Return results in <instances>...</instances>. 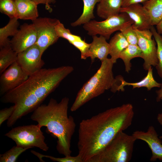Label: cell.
I'll list each match as a JSON object with an SVG mask.
<instances>
[{
    "label": "cell",
    "instance_id": "52a82bcc",
    "mask_svg": "<svg viewBox=\"0 0 162 162\" xmlns=\"http://www.w3.org/2000/svg\"><path fill=\"white\" fill-rule=\"evenodd\" d=\"M133 23L134 22L127 14L120 13L102 21L92 20L84 24L83 27L88 35L92 36L99 35L108 40L115 32L120 31L125 26Z\"/></svg>",
    "mask_w": 162,
    "mask_h": 162
},
{
    "label": "cell",
    "instance_id": "484cf974",
    "mask_svg": "<svg viewBox=\"0 0 162 162\" xmlns=\"http://www.w3.org/2000/svg\"><path fill=\"white\" fill-rule=\"evenodd\" d=\"M28 148H22L16 146L3 154L0 155V162H15L19 155Z\"/></svg>",
    "mask_w": 162,
    "mask_h": 162
},
{
    "label": "cell",
    "instance_id": "9c48e42d",
    "mask_svg": "<svg viewBox=\"0 0 162 162\" xmlns=\"http://www.w3.org/2000/svg\"><path fill=\"white\" fill-rule=\"evenodd\" d=\"M134 28L137 35V45L141 51L142 58L144 61L143 68L148 70L152 66L155 67L158 62L156 42L152 38L150 29L140 30Z\"/></svg>",
    "mask_w": 162,
    "mask_h": 162
},
{
    "label": "cell",
    "instance_id": "e0dca14e",
    "mask_svg": "<svg viewBox=\"0 0 162 162\" xmlns=\"http://www.w3.org/2000/svg\"><path fill=\"white\" fill-rule=\"evenodd\" d=\"M122 3V0H100L97 5V14L104 20L118 15Z\"/></svg>",
    "mask_w": 162,
    "mask_h": 162
},
{
    "label": "cell",
    "instance_id": "9a60e30c",
    "mask_svg": "<svg viewBox=\"0 0 162 162\" xmlns=\"http://www.w3.org/2000/svg\"><path fill=\"white\" fill-rule=\"evenodd\" d=\"M93 40L90 44L87 54L88 58H90L92 62L95 58L99 59L101 62L107 58L110 54V46L106 39L101 36H92Z\"/></svg>",
    "mask_w": 162,
    "mask_h": 162
},
{
    "label": "cell",
    "instance_id": "ba28073f",
    "mask_svg": "<svg viewBox=\"0 0 162 162\" xmlns=\"http://www.w3.org/2000/svg\"><path fill=\"white\" fill-rule=\"evenodd\" d=\"M59 21L56 18L44 17L38 18L32 21L37 34L36 44L43 53L50 46L56 43L59 38L55 29Z\"/></svg>",
    "mask_w": 162,
    "mask_h": 162
},
{
    "label": "cell",
    "instance_id": "4dcf8cb0",
    "mask_svg": "<svg viewBox=\"0 0 162 162\" xmlns=\"http://www.w3.org/2000/svg\"><path fill=\"white\" fill-rule=\"evenodd\" d=\"M70 44L80 50L82 59H86L87 58V54L90 46V44L82 40L71 42Z\"/></svg>",
    "mask_w": 162,
    "mask_h": 162
},
{
    "label": "cell",
    "instance_id": "3957f363",
    "mask_svg": "<svg viewBox=\"0 0 162 162\" xmlns=\"http://www.w3.org/2000/svg\"><path fill=\"white\" fill-rule=\"evenodd\" d=\"M69 101L67 97L59 103L51 98L47 104H41L36 108L30 117L41 128L46 127V132L57 138L56 149L64 156L71 155V140L76 127L74 118L68 114Z\"/></svg>",
    "mask_w": 162,
    "mask_h": 162
},
{
    "label": "cell",
    "instance_id": "603a6c76",
    "mask_svg": "<svg viewBox=\"0 0 162 162\" xmlns=\"http://www.w3.org/2000/svg\"><path fill=\"white\" fill-rule=\"evenodd\" d=\"M143 5L149 13L152 26L157 25L162 18V0H148Z\"/></svg>",
    "mask_w": 162,
    "mask_h": 162
},
{
    "label": "cell",
    "instance_id": "277c9868",
    "mask_svg": "<svg viewBox=\"0 0 162 162\" xmlns=\"http://www.w3.org/2000/svg\"><path fill=\"white\" fill-rule=\"evenodd\" d=\"M97 72L82 86L78 92L70 108L72 112L76 111L91 99L110 89L115 93L120 85L119 76L114 78L112 71L114 63L110 58L101 62Z\"/></svg>",
    "mask_w": 162,
    "mask_h": 162
},
{
    "label": "cell",
    "instance_id": "8fae6325",
    "mask_svg": "<svg viewBox=\"0 0 162 162\" xmlns=\"http://www.w3.org/2000/svg\"><path fill=\"white\" fill-rule=\"evenodd\" d=\"M1 74L0 77V94L7 92L18 86L28 78L16 61L14 62Z\"/></svg>",
    "mask_w": 162,
    "mask_h": 162
},
{
    "label": "cell",
    "instance_id": "f546056e",
    "mask_svg": "<svg viewBox=\"0 0 162 162\" xmlns=\"http://www.w3.org/2000/svg\"><path fill=\"white\" fill-rule=\"evenodd\" d=\"M132 25V24H129L127 25L122 28L119 31L129 44L137 45V35Z\"/></svg>",
    "mask_w": 162,
    "mask_h": 162
},
{
    "label": "cell",
    "instance_id": "8d00e7d4",
    "mask_svg": "<svg viewBox=\"0 0 162 162\" xmlns=\"http://www.w3.org/2000/svg\"><path fill=\"white\" fill-rule=\"evenodd\" d=\"M159 137L161 139H162V136H160Z\"/></svg>",
    "mask_w": 162,
    "mask_h": 162
},
{
    "label": "cell",
    "instance_id": "4fadbf2b",
    "mask_svg": "<svg viewBox=\"0 0 162 162\" xmlns=\"http://www.w3.org/2000/svg\"><path fill=\"white\" fill-rule=\"evenodd\" d=\"M120 13L127 14L134 22V28L140 30L150 29L152 22L149 13L146 8L140 4H132L122 7Z\"/></svg>",
    "mask_w": 162,
    "mask_h": 162
},
{
    "label": "cell",
    "instance_id": "cb8c5ba5",
    "mask_svg": "<svg viewBox=\"0 0 162 162\" xmlns=\"http://www.w3.org/2000/svg\"><path fill=\"white\" fill-rule=\"evenodd\" d=\"M17 54L10 45L0 48V74L16 61Z\"/></svg>",
    "mask_w": 162,
    "mask_h": 162
},
{
    "label": "cell",
    "instance_id": "7a4b0ae2",
    "mask_svg": "<svg viewBox=\"0 0 162 162\" xmlns=\"http://www.w3.org/2000/svg\"><path fill=\"white\" fill-rule=\"evenodd\" d=\"M74 70L69 66L42 68L29 76L21 85L4 94L2 102L15 106L14 112L8 120L7 126H12L18 119L33 112Z\"/></svg>",
    "mask_w": 162,
    "mask_h": 162
},
{
    "label": "cell",
    "instance_id": "f1b7e54d",
    "mask_svg": "<svg viewBox=\"0 0 162 162\" xmlns=\"http://www.w3.org/2000/svg\"><path fill=\"white\" fill-rule=\"evenodd\" d=\"M31 152L37 156L41 162H44L42 160V158L45 157L49 158L53 161L58 162H83L81 157L78 154L75 156H72L70 155L60 158H56L51 156L44 155L33 150H31Z\"/></svg>",
    "mask_w": 162,
    "mask_h": 162
},
{
    "label": "cell",
    "instance_id": "8992f818",
    "mask_svg": "<svg viewBox=\"0 0 162 162\" xmlns=\"http://www.w3.org/2000/svg\"><path fill=\"white\" fill-rule=\"evenodd\" d=\"M41 128L38 124L18 126L12 128L4 136L14 141L17 146L29 148L36 147L46 152L49 147L45 142Z\"/></svg>",
    "mask_w": 162,
    "mask_h": 162
},
{
    "label": "cell",
    "instance_id": "4316f807",
    "mask_svg": "<svg viewBox=\"0 0 162 162\" xmlns=\"http://www.w3.org/2000/svg\"><path fill=\"white\" fill-rule=\"evenodd\" d=\"M55 29L59 38H64L68 40L70 44L73 41L82 40L80 36L72 34L70 30L66 28L60 21L56 25Z\"/></svg>",
    "mask_w": 162,
    "mask_h": 162
},
{
    "label": "cell",
    "instance_id": "1f68e13d",
    "mask_svg": "<svg viewBox=\"0 0 162 162\" xmlns=\"http://www.w3.org/2000/svg\"><path fill=\"white\" fill-rule=\"evenodd\" d=\"M15 110L14 105L9 108H5L0 111V125L6 120H8L12 115Z\"/></svg>",
    "mask_w": 162,
    "mask_h": 162
},
{
    "label": "cell",
    "instance_id": "e575fe53",
    "mask_svg": "<svg viewBox=\"0 0 162 162\" xmlns=\"http://www.w3.org/2000/svg\"><path fill=\"white\" fill-rule=\"evenodd\" d=\"M156 29L157 32L162 35V18L156 25Z\"/></svg>",
    "mask_w": 162,
    "mask_h": 162
},
{
    "label": "cell",
    "instance_id": "6da1fadb",
    "mask_svg": "<svg viewBox=\"0 0 162 162\" xmlns=\"http://www.w3.org/2000/svg\"><path fill=\"white\" fill-rule=\"evenodd\" d=\"M133 107L127 103L82 120L78 130V154L83 162L98 154L119 132L131 124Z\"/></svg>",
    "mask_w": 162,
    "mask_h": 162
},
{
    "label": "cell",
    "instance_id": "d6a6232c",
    "mask_svg": "<svg viewBox=\"0 0 162 162\" xmlns=\"http://www.w3.org/2000/svg\"><path fill=\"white\" fill-rule=\"evenodd\" d=\"M37 4H43L45 5L46 9L50 12L52 11V9L51 7V4H54L56 0H31Z\"/></svg>",
    "mask_w": 162,
    "mask_h": 162
},
{
    "label": "cell",
    "instance_id": "83f0119b",
    "mask_svg": "<svg viewBox=\"0 0 162 162\" xmlns=\"http://www.w3.org/2000/svg\"><path fill=\"white\" fill-rule=\"evenodd\" d=\"M0 11L10 19L16 17V9L14 0H0Z\"/></svg>",
    "mask_w": 162,
    "mask_h": 162
},
{
    "label": "cell",
    "instance_id": "30bf717a",
    "mask_svg": "<svg viewBox=\"0 0 162 162\" xmlns=\"http://www.w3.org/2000/svg\"><path fill=\"white\" fill-rule=\"evenodd\" d=\"M43 53L35 44L18 53L16 62L23 71L28 76L42 68L45 64L41 57Z\"/></svg>",
    "mask_w": 162,
    "mask_h": 162
},
{
    "label": "cell",
    "instance_id": "7c38bea8",
    "mask_svg": "<svg viewBox=\"0 0 162 162\" xmlns=\"http://www.w3.org/2000/svg\"><path fill=\"white\" fill-rule=\"evenodd\" d=\"M37 39L34 24L24 23L20 26L10 40V46L13 50L18 53L36 44Z\"/></svg>",
    "mask_w": 162,
    "mask_h": 162
},
{
    "label": "cell",
    "instance_id": "44dd1931",
    "mask_svg": "<svg viewBox=\"0 0 162 162\" xmlns=\"http://www.w3.org/2000/svg\"><path fill=\"white\" fill-rule=\"evenodd\" d=\"M100 0H82L83 3L82 13L75 21L71 23V26L76 27L84 24L95 18L94 10L96 4Z\"/></svg>",
    "mask_w": 162,
    "mask_h": 162
},
{
    "label": "cell",
    "instance_id": "d6986e66",
    "mask_svg": "<svg viewBox=\"0 0 162 162\" xmlns=\"http://www.w3.org/2000/svg\"><path fill=\"white\" fill-rule=\"evenodd\" d=\"M109 44L110 59L114 63H116L121 52L129 44L120 32L116 33L110 39Z\"/></svg>",
    "mask_w": 162,
    "mask_h": 162
},
{
    "label": "cell",
    "instance_id": "836d02e7",
    "mask_svg": "<svg viewBox=\"0 0 162 162\" xmlns=\"http://www.w3.org/2000/svg\"><path fill=\"white\" fill-rule=\"evenodd\" d=\"M148 0H122V7L127 6L136 4L143 3Z\"/></svg>",
    "mask_w": 162,
    "mask_h": 162
},
{
    "label": "cell",
    "instance_id": "5b68a950",
    "mask_svg": "<svg viewBox=\"0 0 162 162\" xmlns=\"http://www.w3.org/2000/svg\"><path fill=\"white\" fill-rule=\"evenodd\" d=\"M136 139L121 131L88 162H128L131 159Z\"/></svg>",
    "mask_w": 162,
    "mask_h": 162
},
{
    "label": "cell",
    "instance_id": "74e56055",
    "mask_svg": "<svg viewBox=\"0 0 162 162\" xmlns=\"http://www.w3.org/2000/svg\"><path fill=\"white\" fill-rule=\"evenodd\" d=\"M161 94L162 95V88L161 90Z\"/></svg>",
    "mask_w": 162,
    "mask_h": 162
},
{
    "label": "cell",
    "instance_id": "ffe728a7",
    "mask_svg": "<svg viewBox=\"0 0 162 162\" xmlns=\"http://www.w3.org/2000/svg\"><path fill=\"white\" fill-rule=\"evenodd\" d=\"M16 18L10 19L8 24L0 28V48L10 45V36L13 37L17 33L20 23Z\"/></svg>",
    "mask_w": 162,
    "mask_h": 162
},
{
    "label": "cell",
    "instance_id": "7402d4cb",
    "mask_svg": "<svg viewBox=\"0 0 162 162\" xmlns=\"http://www.w3.org/2000/svg\"><path fill=\"white\" fill-rule=\"evenodd\" d=\"M137 57H142L141 51L138 45L129 44L121 52L119 58L123 61L126 72L129 73L131 69V60Z\"/></svg>",
    "mask_w": 162,
    "mask_h": 162
},
{
    "label": "cell",
    "instance_id": "ac0fdd59",
    "mask_svg": "<svg viewBox=\"0 0 162 162\" xmlns=\"http://www.w3.org/2000/svg\"><path fill=\"white\" fill-rule=\"evenodd\" d=\"M119 78L120 83L118 91H124V87L127 86H132L133 89L144 87L146 88L148 91H150L154 87L160 88L161 85V83L158 82L154 79L152 67L149 68L147 75L140 81L135 82H128L125 81L121 76H119Z\"/></svg>",
    "mask_w": 162,
    "mask_h": 162
},
{
    "label": "cell",
    "instance_id": "d590c367",
    "mask_svg": "<svg viewBox=\"0 0 162 162\" xmlns=\"http://www.w3.org/2000/svg\"><path fill=\"white\" fill-rule=\"evenodd\" d=\"M157 120L160 124L162 125V112L158 114L157 116Z\"/></svg>",
    "mask_w": 162,
    "mask_h": 162
},
{
    "label": "cell",
    "instance_id": "2e32d148",
    "mask_svg": "<svg viewBox=\"0 0 162 162\" xmlns=\"http://www.w3.org/2000/svg\"><path fill=\"white\" fill-rule=\"evenodd\" d=\"M16 9V18L18 19L33 21L39 16L37 4L31 0H14Z\"/></svg>",
    "mask_w": 162,
    "mask_h": 162
},
{
    "label": "cell",
    "instance_id": "5bb4252c",
    "mask_svg": "<svg viewBox=\"0 0 162 162\" xmlns=\"http://www.w3.org/2000/svg\"><path fill=\"white\" fill-rule=\"evenodd\" d=\"M132 135L136 140L143 141L148 145L152 152L151 161L157 160L162 161V141L153 126L149 127L146 131L136 130Z\"/></svg>",
    "mask_w": 162,
    "mask_h": 162
},
{
    "label": "cell",
    "instance_id": "f35d334b",
    "mask_svg": "<svg viewBox=\"0 0 162 162\" xmlns=\"http://www.w3.org/2000/svg\"><path fill=\"white\" fill-rule=\"evenodd\" d=\"M160 100H162V97L160 98Z\"/></svg>",
    "mask_w": 162,
    "mask_h": 162
},
{
    "label": "cell",
    "instance_id": "d4e9b609",
    "mask_svg": "<svg viewBox=\"0 0 162 162\" xmlns=\"http://www.w3.org/2000/svg\"><path fill=\"white\" fill-rule=\"evenodd\" d=\"M157 44L158 62L155 68L159 76L162 79V35L158 33L154 26L150 28Z\"/></svg>",
    "mask_w": 162,
    "mask_h": 162
}]
</instances>
